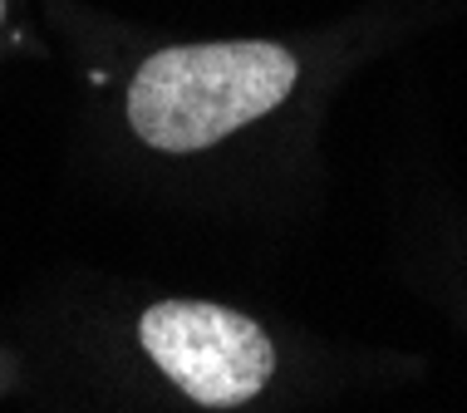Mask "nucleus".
<instances>
[{"label": "nucleus", "mask_w": 467, "mask_h": 413, "mask_svg": "<svg viewBox=\"0 0 467 413\" xmlns=\"http://www.w3.org/2000/svg\"><path fill=\"white\" fill-rule=\"evenodd\" d=\"M300 65L271 40L172 45L138 65L129 84V123L158 153H197L285 104Z\"/></svg>", "instance_id": "f257e3e1"}, {"label": "nucleus", "mask_w": 467, "mask_h": 413, "mask_svg": "<svg viewBox=\"0 0 467 413\" xmlns=\"http://www.w3.org/2000/svg\"><path fill=\"white\" fill-rule=\"evenodd\" d=\"M0 20H5V0H0Z\"/></svg>", "instance_id": "7ed1b4c3"}, {"label": "nucleus", "mask_w": 467, "mask_h": 413, "mask_svg": "<svg viewBox=\"0 0 467 413\" xmlns=\"http://www.w3.org/2000/svg\"><path fill=\"white\" fill-rule=\"evenodd\" d=\"M138 340L153 365L202 408H236L266 389L275 345L242 310L207 300H158L143 310Z\"/></svg>", "instance_id": "f03ea898"}]
</instances>
